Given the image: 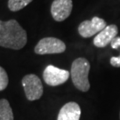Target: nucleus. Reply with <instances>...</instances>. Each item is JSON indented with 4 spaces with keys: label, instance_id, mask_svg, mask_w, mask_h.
<instances>
[{
    "label": "nucleus",
    "instance_id": "f257e3e1",
    "mask_svg": "<svg viewBox=\"0 0 120 120\" xmlns=\"http://www.w3.org/2000/svg\"><path fill=\"white\" fill-rule=\"evenodd\" d=\"M27 44V33L15 20L0 21V46L20 50Z\"/></svg>",
    "mask_w": 120,
    "mask_h": 120
},
{
    "label": "nucleus",
    "instance_id": "9b49d317",
    "mask_svg": "<svg viewBox=\"0 0 120 120\" xmlns=\"http://www.w3.org/2000/svg\"><path fill=\"white\" fill-rule=\"evenodd\" d=\"M31 2L32 0H8V8L12 12H18Z\"/></svg>",
    "mask_w": 120,
    "mask_h": 120
},
{
    "label": "nucleus",
    "instance_id": "423d86ee",
    "mask_svg": "<svg viewBox=\"0 0 120 120\" xmlns=\"http://www.w3.org/2000/svg\"><path fill=\"white\" fill-rule=\"evenodd\" d=\"M106 26L107 23L103 19L94 16L90 21H84L80 23V25L78 26V33L82 38H88L97 35Z\"/></svg>",
    "mask_w": 120,
    "mask_h": 120
},
{
    "label": "nucleus",
    "instance_id": "6e6552de",
    "mask_svg": "<svg viewBox=\"0 0 120 120\" xmlns=\"http://www.w3.org/2000/svg\"><path fill=\"white\" fill-rule=\"evenodd\" d=\"M117 33H118V29L116 25L111 24L106 26L101 32H99L96 35V37L94 39V45L99 48L106 47L116 38Z\"/></svg>",
    "mask_w": 120,
    "mask_h": 120
},
{
    "label": "nucleus",
    "instance_id": "f8f14e48",
    "mask_svg": "<svg viewBox=\"0 0 120 120\" xmlns=\"http://www.w3.org/2000/svg\"><path fill=\"white\" fill-rule=\"evenodd\" d=\"M8 76L7 73L2 67H0V91L4 90L8 86Z\"/></svg>",
    "mask_w": 120,
    "mask_h": 120
},
{
    "label": "nucleus",
    "instance_id": "7ed1b4c3",
    "mask_svg": "<svg viewBox=\"0 0 120 120\" xmlns=\"http://www.w3.org/2000/svg\"><path fill=\"white\" fill-rule=\"evenodd\" d=\"M27 99L32 101L41 98L43 95V85L38 76L34 74L26 75L22 81Z\"/></svg>",
    "mask_w": 120,
    "mask_h": 120
},
{
    "label": "nucleus",
    "instance_id": "0eeeda50",
    "mask_svg": "<svg viewBox=\"0 0 120 120\" xmlns=\"http://www.w3.org/2000/svg\"><path fill=\"white\" fill-rule=\"evenodd\" d=\"M72 0H54L51 5V13L56 22H63L72 12Z\"/></svg>",
    "mask_w": 120,
    "mask_h": 120
},
{
    "label": "nucleus",
    "instance_id": "1a4fd4ad",
    "mask_svg": "<svg viewBox=\"0 0 120 120\" xmlns=\"http://www.w3.org/2000/svg\"><path fill=\"white\" fill-rule=\"evenodd\" d=\"M81 109L77 102H68L60 109L57 120H79Z\"/></svg>",
    "mask_w": 120,
    "mask_h": 120
},
{
    "label": "nucleus",
    "instance_id": "f03ea898",
    "mask_svg": "<svg viewBox=\"0 0 120 120\" xmlns=\"http://www.w3.org/2000/svg\"><path fill=\"white\" fill-rule=\"evenodd\" d=\"M90 63L86 58H77L72 62L70 76L76 88L81 92H87L90 89L88 74Z\"/></svg>",
    "mask_w": 120,
    "mask_h": 120
},
{
    "label": "nucleus",
    "instance_id": "20e7f679",
    "mask_svg": "<svg viewBox=\"0 0 120 120\" xmlns=\"http://www.w3.org/2000/svg\"><path fill=\"white\" fill-rule=\"evenodd\" d=\"M65 43L56 38H45L41 39L35 46V52L40 55L61 53L65 52Z\"/></svg>",
    "mask_w": 120,
    "mask_h": 120
},
{
    "label": "nucleus",
    "instance_id": "ddd939ff",
    "mask_svg": "<svg viewBox=\"0 0 120 120\" xmlns=\"http://www.w3.org/2000/svg\"><path fill=\"white\" fill-rule=\"evenodd\" d=\"M110 45L113 49H116L118 50L120 48V38L119 37H116L115 38L110 42Z\"/></svg>",
    "mask_w": 120,
    "mask_h": 120
},
{
    "label": "nucleus",
    "instance_id": "9d476101",
    "mask_svg": "<svg viewBox=\"0 0 120 120\" xmlns=\"http://www.w3.org/2000/svg\"><path fill=\"white\" fill-rule=\"evenodd\" d=\"M13 109L5 99L0 100V120H13Z\"/></svg>",
    "mask_w": 120,
    "mask_h": 120
},
{
    "label": "nucleus",
    "instance_id": "4468645a",
    "mask_svg": "<svg viewBox=\"0 0 120 120\" xmlns=\"http://www.w3.org/2000/svg\"><path fill=\"white\" fill-rule=\"evenodd\" d=\"M110 64L113 67H120V55L118 57H114L112 56L110 58Z\"/></svg>",
    "mask_w": 120,
    "mask_h": 120
},
{
    "label": "nucleus",
    "instance_id": "39448f33",
    "mask_svg": "<svg viewBox=\"0 0 120 120\" xmlns=\"http://www.w3.org/2000/svg\"><path fill=\"white\" fill-rule=\"evenodd\" d=\"M70 72L65 69L56 68L52 65L47 66L43 73L45 82L50 86H58L68 81Z\"/></svg>",
    "mask_w": 120,
    "mask_h": 120
}]
</instances>
